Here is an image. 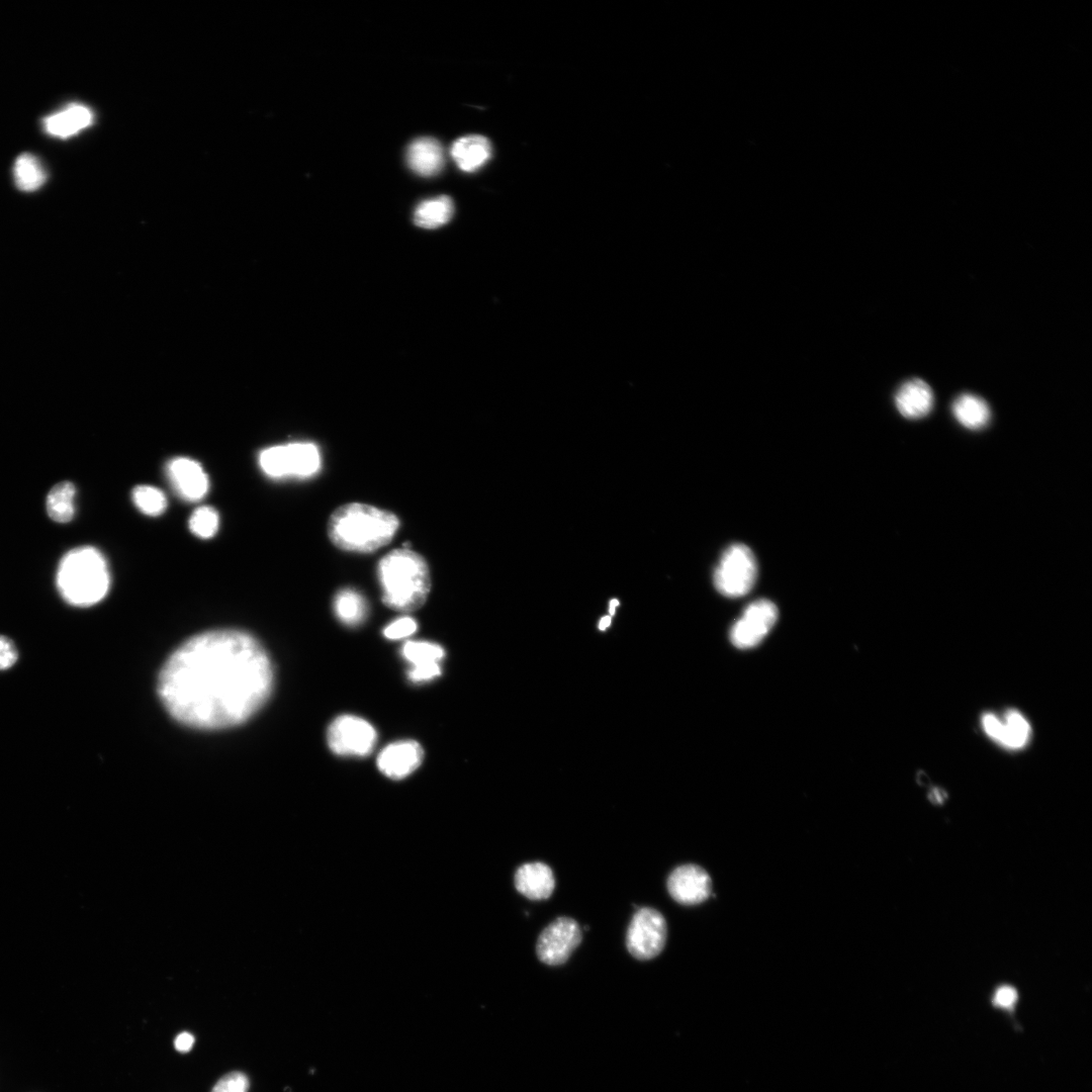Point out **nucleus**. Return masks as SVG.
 <instances>
[{
  "label": "nucleus",
  "mask_w": 1092,
  "mask_h": 1092,
  "mask_svg": "<svg viewBox=\"0 0 1092 1092\" xmlns=\"http://www.w3.org/2000/svg\"><path fill=\"white\" fill-rule=\"evenodd\" d=\"M895 404L906 419L917 420L927 416L933 405V393L930 386L921 379L904 382L895 395Z\"/></svg>",
  "instance_id": "nucleus-17"
},
{
  "label": "nucleus",
  "mask_w": 1092,
  "mask_h": 1092,
  "mask_svg": "<svg viewBox=\"0 0 1092 1092\" xmlns=\"http://www.w3.org/2000/svg\"><path fill=\"white\" fill-rule=\"evenodd\" d=\"M666 936L667 926L663 915L654 908L641 907L628 925L626 947L637 960H651L664 948Z\"/></svg>",
  "instance_id": "nucleus-7"
},
{
  "label": "nucleus",
  "mask_w": 1092,
  "mask_h": 1092,
  "mask_svg": "<svg viewBox=\"0 0 1092 1092\" xmlns=\"http://www.w3.org/2000/svg\"><path fill=\"white\" fill-rule=\"evenodd\" d=\"M424 750L414 740H402L384 747L377 757L379 770L387 778L400 780L416 770L423 761Z\"/></svg>",
  "instance_id": "nucleus-13"
},
{
  "label": "nucleus",
  "mask_w": 1092,
  "mask_h": 1092,
  "mask_svg": "<svg viewBox=\"0 0 1092 1092\" xmlns=\"http://www.w3.org/2000/svg\"><path fill=\"white\" fill-rule=\"evenodd\" d=\"M491 153L489 141L479 134H470L456 140L450 151L458 168L465 172H473L481 168L489 160Z\"/></svg>",
  "instance_id": "nucleus-18"
},
{
  "label": "nucleus",
  "mask_w": 1092,
  "mask_h": 1092,
  "mask_svg": "<svg viewBox=\"0 0 1092 1092\" xmlns=\"http://www.w3.org/2000/svg\"><path fill=\"white\" fill-rule=\"evenodd\" d=\"M618 604H619V602L616 599H613L611 601V603H610V616H613L615 614V610H616V607L618 606Z\"/></svg>",
  "instance_id": "nucleus-35"
},
{
  "label": "nucleus",
  "mask_w": 1092,
  "mask_h": 1092,
  "mask_svg": "<svg viewBox=\"0 0 1092 1092\" xmlns=\"http://www.w3.org/2000/svg\"><path fill=\"white\" fill-rule=\"evenodd\" d=\"M193 1043V1035L186 1031L179 1033L174 1040L175 1049L181 1053L189 1052L192 1049Z\"/></svg>",
  "instance_id": "nucleus-33"
},
{
  "label": "nucleus",
  "mask_w": 1092,
  "mask_h": 1092,
  "mask_svg": "<svg viewBox=\"0 0 1092 1092\" xmlns=\"http://www.w3.org/2000/svg\"><path fill=\"white\" fill-rule=\"evenodd\" d=\"M58 586L69 604L87 607L101 601L109 588V574L103 556L92 547L74 549L63 559Z\"/></svg>",
  "instance_id": "nucleus-4"
},
{
  "label": "nucleus",
  "mask_w": 1092,
  "mask_h": 1092,
  "mask_svg": "<svg viewBox=\"0 0 1092 1092\" xmlns=\"http://www.w3.org/2000/svg\"><path fill=\"white\" fill-rule=\"evenodd\" d=\"M377 739L374 727L366 720L354 715L337 717L327 732L331 750L343 756L368 755Z\"/></svg>",
  "instance_id": "nucleus-8"
},
{
  "label": "nucleus",
  "mask_w": 1092,
  "mask_h": 1092,
  "mask_svg": "<svg viewBox=\"0 0 1092 1092\" xmlns=\"http://www.w3.org/2000/svg\"><path fill=\"white\" fill-rule=\"evenodd\" d=\"M610 623H611V616H605V617H603L601 619V621L599 623V628L601 630H605L607 627L610 626Z\"/></svg>",
  "instance_id": "nucleus-34"
},
{
  "label": "nucleus",
  "mask_w": 1092,
  "mask_h": 1092,
  "mask_svg": "<svg viewBox=\"0 0 1092 1092\" xmlns=\"http://www.w3.org/2000/svg\"><path fill=\"white\" fill-rule=\"evenodd\" d=\"M249 1080L242 1072H232L221 1077L211 1092H248Z\"/></svg>",
  "instance_id": "nucleus-28"
},
{
  "label": "nucleus",
  "mask_w": 1092,
  "mask_h": 1092,
  "mask_svg": "<svg viewBox=\"0 0 1092 1092\" xmlns=\"http://www.w3.org/2000/svg\"><path fill=\"white\" fill-rule=\"evenodd\" d=\"M778 619V609L768 600H757L744 610L730 630V640L738 648H751L768 634Z\"/></svg>",
  "instance_id": "nucleus-10"
},
{
  "label": "nucleus",
  "mask_w": 1092,
  "mask_h": 1092,
  "mask_svg": "<svg viewBox=\"0 0 1092 1092\" xmlns=\"http://www.w3.org/2000/svg\"><path fill=\"white\" fill-rule=\"evenodd\" d=\"M1017 991L1013 987L1002 986L994 994V1003L999 1007L1010 1008L1017 1001Z\"/></svg>",
  "instance_id": "nucleus-31"
},
{
  "label": "nucleus",
  "mask_w": 1092,
  "mask_h": 1092,
  "mask_svg": "<svg viewBox=\"0 0 1092 1092\" xmlns=\"http://www.w3.org/2000/svg\"><path fill=\"white\" fill-rule=\"evenodd\" d=\"M454 212L453 201L442 195L421 202L414 213V221L425 229H436L447 223Z\"/></svg>",
  "instance_id": "nucleus-22"
},
{
  "label": "nucleus",
  "mask_w": 1092,
  "mask_h": 1092,
  "mask_svg": "<svg viewBox=\"0 0 1092 1092\" xmlns=\"http://www.w3.org/2000/svg\"><path fill=\"white\" fill-rule=\"evenodd\" d=\"M167 476L175 491L185 500L201 499L208 490V478L202 466L188 457L169 461Z\"/></svg>",
  "instance_id": "nucleus-12"
},
{
  "label": "nucleus",
  "mask_w": 1092,
  "mask_h": 1092,
  "mask_svg": "<svg viewBox=\"0 0 1092 1092\" xmlns=\"http://www.w3.org/2000/svg\"><path fill=\"white\" fill-rule=\"evenodd\" d=\"M416 630L417 623L413 618L401 617L389 624L383 634L388 639H400L412 635Z\"/></svg>",
  "instance_id": "nucleus-29"
},
{
  "label": "nucleus",
  "mask_w": 1092,
  "mask_h": 1092,
  "mask_svg": "<svg viewBox=\"0 0 1092 1092\" xmlns=\"http://www.w3.org/2000/svg\"><path fill=\"white\" fill-rule=\"evenodd\" d=\"M383 604L398 612L422 608L431 592L432 579L426 559L411 548L386 553L377 564Z\"/></svg>",
  "instance_id": "nucleus-3"
},
{
  "label": "nucleus",
  "mask_w": 1092,
  "mask_h": 1092,
  "mask_svg": "<svg viewBox=\"0 0 1092 1092\" xmlns=\"http://www.w3.org/2000/svg\"><path fill=\"white\" fill-rule=\"evenodd\" d=\"M18 659V651L14 642L7 636L0 634V670L12 667Z\"/></svg>",
  "instance_id": "nucleus-30"
},
{
  "label": "nucleus",
  "mask_w": 1092,
  "mask_h": 1092,
  "mask_svg": "<svg viewBox=\"0 0 1092 1092\" xmlns=\"http://www.w3.org/2000/svg\"><path fill=\"white\" fill-rule=\"evenodd\" d=\"M132 499L136 508L149 516H159L167 507L165 494L155 486H136L132 491Z\"/></svg>",
  "instance_id": "nucleus-26"
},
{
  "label": "nucleus",
  "mask_w": 1092,
  "mask_h": 1092,
  "mask_svg": "<svg viewBox=\"0 0 1092 1092\" xmlns=\"http://www.w3.org/2000/svg\"><path fill=\"white\" fill-rule=\"evenodd\" d=\"M982 725L986 733L998 742L1002 730V721L995 715L987 713L982 717Z\"/></svg>",
  "instance_id": "nucleus-32"
},
{
  "label": "nucleus",
  "mask_w": 1092,
  "mask_h": 1092,
  "mask_svg": "<svg viewBox=\"0 0 1092 1092\" xmlns=\"http://www.w3.org/2000/svg\"><path fill=\"white\" fill-rule=\"evenodd\" d=\"M1030 734L1027 720L1017 711H1009L1002 722L999 743L1013 749L1024 746Z\"/></svg>",
  "instance_id": "nucleus-25"
},
{
  "label": "nucleus",
  "mask_w": 1092,
  "mask_h": 1092,
  "mask_svg": "<svg viewBox=\"0 0 1092 1092\" xmlns=\"http://www.w3.org/2000/svg\"><path fill=\"white\" fill-rule=\"evenodd\" d=\"M410 168L421 176H433L444 166V152L438 141L421 138L414 141L406 152Z\"/></svg>",
  "instance_id": "nucleus-19"
},
{
  "label": "nucleus",
  "mask_w": 1092,
  "mask_h": 1092,
  "mask_svg": "<svg viewBox=\"0 0 1092 1092\" xmlns=\"http://www.w3.org/2000/svg\"><path fill=\"white\" fill-rule=\"evenodd\" d=\"M757 564L752 551L743 544H733L722 554L714 571V584L725 597L746 595L755 583Z\"/></svg>",
  "instance_id": "nucleus-6"
},
{
  "label": "nucleus",
  "mask_w": 1092,
  "mask_h": 1092,
  "mask_svg": "<svg viewBox=\"0 0 1092 1092\" xmlns=\"http://www.w3.org/2000/svg\"><path fill=\"white\" fill-rule=\"evenodd\" d=\"M401 654L412 663L407 672L411 680L422 682L441 674L440 662L445 651L440 645L428 641H407L402 646Z\"/></svg>",
  "instance_id": "nucleus-14"
},
{
  "label": "nucleus",
  "mask_w": 1092,
  "mask_h": 1092,
  "mask_svg": "<svg viewBox=\"0 0 1092 1092\" xmlns=\"http://www.w3.org/2000/svg\"><path fill=\"white\" fill-rule=\"evenodd\" d=\"M76 486L72 481L62 480L56 483L46 497V511L49 518L59 524H66L75 515L74 497Z\"/></svg>",
  "instance_id": "nucleus-21"
},
{
  "label": "nucleus",
  "mask_w": 1092,
  "mask_h": 1092,
  "mask_svg": "<svg viewBox=\"0 0 1092 1092\" xmlns=\"http://www.w3.org/2000/svg\"><path fill=\"white\" fill-rule=\"evenodd\" d=\"M666 887L674 901L690 906L700 904L710 897L712 881L703 868L682 864L669 874Z\"/></svg>",
  "instance_id": "nucleus-11"
},
{
  "label": "nucleus",
  "mask_w": 1092,
  "mask_h": 1092,
  "mask_svg": "<svg viewBox=\"0 0 1092 1092\" xmlns=\"http://www.w3.org/2000/svg\"><path fill=\"white\" fill-rule=\"evenodd\" d=\"M218 523L219 519L216 511L203 506L192 513L189 519V528L194 535L206 539L216 533Z\"/></svg>",
  "instance_id": "nucleus-27"
},
{
  "label": "nucleus",
  "mask_w": 1092,
  "mask_h": 1092,
  "mask_svg": "<svg viewBox=\"0 0 1092 1092\" xmlns=\"http://www.w3.org/2000/svg\"><path fill=\"white\" fill-rule=\"evenodd\" d=\"M273 667L262 645L250 634L217 630L198 634L167 659L158 693L167 711L196 728L238 725L266 702Z\"/></svg>",
  "instance_id": "nucleus-1"
},
{
  "label": "nucleus",
  "mask_w": 1092,
  "mask_h": 1092,
  "mask_svg": "<svg viewBox=\"0 0 1092 1092\" xmlns=\"http://www.w3.org/2000/svg\"><path fill=\"white\" fill-rule=\"evenodd\" d=\"M582 939L579 924L570 917L560 916L550 922L540 933L536 953L540 962L559 966L569 959Z\"/></svg>",
  "instance_id": "nucleus-9"
},
{
  "label": "nucleus",
  "mask_w": 1092,
  "mask_h": 1092,
  "mask_svg": "<svg viewBox=\"0 0 1092 1092\" xmlns=\"http://www.w3.org/2000/svg\"><path fill=\"white\" fill-rule=\"evenodd\" d=\"M516 890L530 900L548 899L555 888V879L551 868L542 861L527 862L520 866L514 876Z\"/></svg>",
  "instance_id": "nucleus-15"
},
{
  "label": "nucleus",
  "mask_w": 1092,
  "mask_h": 1092,
  "mask_svg": "<svg viewBox=\"0 0 1092 1092\" xmlns=\"http://www.w3.org/2000/svg\"><path fill=\"white\" fill-rule=\"evenodd\" d=\"M399 527L400 521L394 513L355 502L342 505L331 514L327 534L337 548L365 554L389 544Z\"/></svg>",
  "instance_id": "nucleus-2"
},
{
  "label": "nucleus",
  "mask_w": 1092,
  "mask_h": 1092,
  "mask_svg": "<svg viewBox=\"0 0 1092 1092\" xmlns=\"http://www.w3.org/2000/svg\"><path fill=\"white\" fill-rule=\"evenodd\" d=\"M259 465L273 478L308 477L320 470L321 455L313 443L293 442L261 451Z\"/></svg>",
  "instance_id": "nucleus-5"
},
{
  "label": "nucleus",
  "mask_w": 1092,
  "mask_h": 1092,
  "mask_svg": "<svg viewBox=\"0 0 1092 1092\" xmlns=\"http://www.w3.org/2000/svg\"><path fill=\"white\" fill-rule=\"evenodd\" d=\"M334 611L337 617L347 625L360 624L367 612L364 598L354 589H341L334 599Z\"/></svg>",
  "instance_id": "nucleus-24"
},
{
  "label": "nucleus",
  "mask_w": 1092,
  "mask_h": 1092,
  "mask_svg": "<svg viewBox=\"0 0 1092 1092\" xmlns=\"http://www.w3.org/2000/svg\"><path fill=\"white\" fill-rule=\"evenodd\" d=\"M93 112L83 104L71 103L42 119L43 130L55 138L68 139L93 122Z\"/></svg>",
  "instance_id": "nucleus-16"
},
{
  "label": "nucleus",
  "mask_w": 1092,
  "mask_h": 1092,
  "mask_svg": "<svg viewBox=\"0 0 1092 1092\" xmlns=\"http://www.w3.org/2000/svg\"><path fill=\"white\" fill-rule=\"evenodd\" d=\"M951 410L956 420L970 430L985 428L991 417L988 403L980 396L971 393L958 396Z\"/></svg>",
  "instance_id": "nucleus-20"
},
{
  "label": "nucleus",
  "mask_w": 1092,
  "mask_h": 1092,
  "mask_svg": "<svg viewBox=\"0 0 1092 1092\" xmlns=\"http://www.w3.org/2000/svg\"><path fill=\"white\" fill-rule=\"evenodd\" d=\"M13 176L17 188L25 192L37 190L47 180V172L40 161L28 153L16 158Z\"/></svg>",
  "instance_id": "nucleus-23"
}]
</instances>
